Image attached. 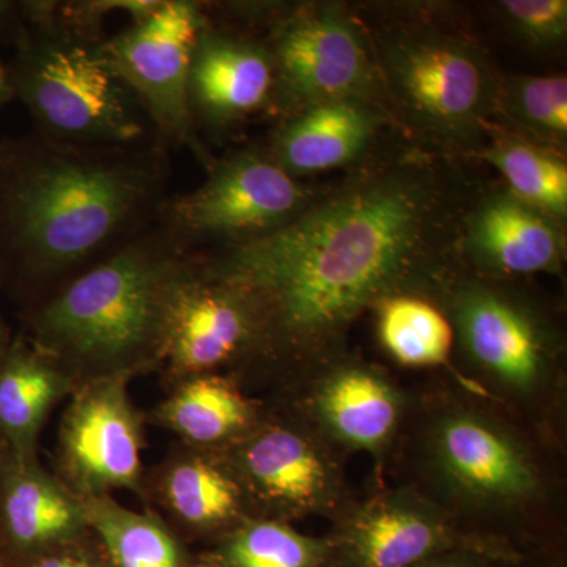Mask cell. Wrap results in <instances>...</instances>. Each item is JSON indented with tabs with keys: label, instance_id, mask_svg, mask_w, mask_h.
<instances>
[{
	"label": "cell",
	"instance_id": "8",
	"mask_svg": "<svg viewBox=\"0 0 567 567\" xmlns=\"http://www.w3.org/2000/svg\"><path fill=\"white\" fill-rule=\"evenodd\" d=\"M208 21L203 3L159 0L152 13L106 40L111 58L140 96L164 147L188 148L207 169L213 158L197 137L188 76L194 47Z\"/></svg>",
	"mask_w": 567,
	"mask_h": 567
},
{
	"label": "cell",
	"instance_id": "13",
	"mask_svg": "<svg viewBox=\"0 0 567 567\" xmlns=\"http://www.w3.org/2000/svg\"><path fill=\"white\" fill-rule=\"evenodd\" d=\"M388 130L398 132L379 104L328 100L282 117L267 151L287 174L306 181L363 163L386 141Z\"/></svg>",
	"mask_w": 567,
	"mask_h": 567
},
{
	"label": "cell",
	"instance_id": "29",
	"mask_svg": "<svg viewBox=\"0 0 567 567\" xmlns=\"http://www.w3.org/2000/svg\"><path fill=\"white\" fill-rule=\"evenodd\" d=\"M22 24V2H9L0 0V41H10L13 44L14 37Z\"/></svg>",
	"mask_w": 567,
	"mask_h": 567
},
{
	"label": "cell",
	"instance_id": "16",
	"mask_svg": "<svg viewBox=\"0 0 567 567\" xmlns=\"http://www.w3.org/2000/svg\"><path fill=\"white\" fill-rule=\"evenodd\" d=\"M439 454L450 476L472 494L520 498L536 487L535 473L513 442L475 417L446 421Z\"/></svg>",
	"mask_w": 567,
	"mask_h": 567
},
{
	"label": "cell",
	"instance_id": "10",
	"mask_svg": "<svg viewBox=\"0 0 567 567\" xmlns=\"http://www.w3.org/2000/svg\"><path fill=\"white\" fill-rule=\"evenodd\" d=\"M61 454L71 483L85 496L136 486L141 431L125 375L93 379L74 395L62 421Z\"/></svg>",
	"mask_w": 567,
	"mask_h": 567
},
{
	"label": "cell",
	"instance_id": "4",
	"mask_svg": "<svg viewBox=\"0 0 567 567\" xmlns=\"http://www.w3.org/2000/svg\"><path fill=\"white\" fill-rule=\"evenodd\" d=\"M106 40L100 25L81 20L66 3L22 2L9 61L14 99L31 114L35 133L58 144L164 147Z\"/></svg>",
	"mask_w": 567,
	"mask_h": 567
},
{
	"label": "cell",
	"instance_id": "25",
	"mask_svg": "<svg viewBox=\"0 0 567 567\" xmlns=\"http://www.w3.org/2000/svg\"><path fill=\"white\" fill-rule=\"evenodd\" d=\"M163 415L186 439L213 443L244 429L249 409L229 383L216 377H197L167 402Z\"/></svg>",
	"mask_w": 567,
	"mask_h": 567
},
{
	"label": "cell",
	"instance_id": "23",
	"mask_svg": "<svg viewBox=\"0 0 567 567\" xmlns=\"http://www.w3.org/2000/svg\"><path fill=\"white\" fill-rule=\"evenodd\" d=\"M85 525L102 537L114 567H178L169 533L148 516L133 513L107 495L81 499Z\"/></svg>",
	"mask_w": 567,
	"mask_h": 567
},
{
	"label": "cell",
	"instance_id": "32",
	"mask_svg": "<svg viewBox=\"0 0 567 567\" xmlns=\"http://www.w3.org/2000/svg\"><path fill=\"white\" fill-rule=\"evenodd\" d=\"M35 567H92L91 563L84 558L73 557V555H62V557H51L43 559Z\"/></svg>",
	"mask_w": 567,
	"mask_h": 567
},
{
	"label": "cell",
	"instance_id": "2",
	"mask_svg": "<svg viewBox=\"0 0 567 567\" xmlns=\"http://www.w3.org/2000/svg\"><path fill=\"white\" fill-rule=\"evenodd\" d=\"M162 145L80 148L0 140V279L52 293L155 223L167 199Z\"/></svg>",
	"mask_w": 567,
	"mask_h": 567
},
{
	"label": "cell",
	"instance_id": "30",
	"mask_svg": "<svg viewBox=\"0 0 567 567\" xmlns=\"http://www.w3.org/2000/svg\"><path fill=\"white\" fill-rule=\"evenodd\" d=\"M413 567H487V563L473 557V555L465 554V551L450 550L425 559V561Z\"/></svg>",
	"mask_w": 567,
	"mask_h": 567
},
{
	"label": "cell",
	"instance_id": "3",
	"mask_svg": "<svg viewBox=\"0 0 567 567\" xmlns=\"http://www.w3.org/2000/svg\"><path fill=\"white\" fill-rule=\"evenodd\" d=\"M192 259L155 219L43 301L32 320L37 350L95 379L155 360Z\"/></svg>",
	"mask_w": 567,
	"mask_h": 567
},
{
	"label": "cell",
	"instance_id": "21",
	"mask_svg": "<svg viewBox=\"0 0 567 567\" xmlns=\"http://www.w3.org/2000/svg\"><path fill=\"white\" fill-rule=\"evenodd\" d=\"M320 412L336 434L352 445L375 447L385 442L398 420V398L374 372L346 369L328 380Z\"/></svg>",
	"mask_w": 567,
	"mask_h": 567
},
{
	"label": "cell",
	"instance_id": "31",
	"mask_svg": "<svg viewBox=\"0 0 567 567\" xmlns=\"http://www.w3.org/2000/svg\"><path fill=\"white\" fill-rule=\"evenodd\" d=\"M14 100L13 85H11V76L9 62L0 58V111Z\"/></svg>",
	"mask_w": 567,
	"mask_h": 567
},
{
	"label": "cell",
	"instance_id": "22",
	"mask_svg": "<svg viewBox=\"0 0 567 567\" xmlns=\"http://www.w3.org/2000/svg\"><path fill=\"white\" fill-rule=\"evenodd\" d=\"M495 125L559 153L567 144L565 74H499Z\"/></svg>",
	"mask_w": 567,
	"mask_h": 567
},
{
	"label": "cell",
	"instance_id": "9",
	"mask_svg": "<svg viewBox=\"0 0 567 567\" xmlns=\"http://www.w3.org/2000/svg\"><path fill=\"white\" fill-rule=\"evenodd\" d=\"M458 271L442 290L465 352L507 385H535L551 350L546 323L517 295L484 276L461 278Z\"/></svg>",
	"mask_w": 567,
	"mask_h": 567
},
{
	"label": "cell",
	"instance_id": "6",
	"mask_svg": "<svg viewBox=\"0 0 567 567\" xmlns=\"http://www.w3.org/2000/svg\"><path fill=\"white\" fill-rule=\"evenodd\" d=\"M203 185L167 197L156 223L186 251L249 244L289 226L322 186L298 181L267 147H248L213 159Z\"/></svg>",
	"mask_w": 567,
	"mask_h": 567
},
{
	"label": "cell",
	"instance_id": "18",
	"mask_svg": "<svg viewBox=\"0 0 567 567\" xmlns=\"http://www.w3.org/2000/svg\"><path fill=\"white\" fill-rule=\"evenodd\" d=\"M66 385L65 372L40 350H7L0 361V436L9 456L35 458L41 425Z\"/></svg>",
	"mask_w": 567,
	"mask_h": 567
},
{
	"label": "cell",
	"instance_id": "26",
	"mask_svg": "<svg viewBox=\"0 0 567 567\" xmlns=\"http://www.w3.org/2000/svg\"><path fill=\"white\" fill-rule=\"evenodd\" d=\"M221 558L226 567H330L331 544L276 522H254L230 537Z\"/></svg>",
	"mask_w": 567,
	"mask_h": 567
},
{
	"label": "cell",
	"instance_id": "20",
	"mask_svg": "<svg viewBox=\"0 0 567 567\" xmlns=\"http://www.w3.org/2000/svg\"><path fill=\"white\" fill-rule=\"evenodd\" d=\"M244 468L260 494L281 505L312 506L327 492L322 458L301 436L282 429L264 432L249 443Z\"/></svg>",
	"mask_w": 567,
	"mask_h": 567
},
{
	"label": "cell",
	"instance_id": "24",
	"mask_svg": "<svg viewBox=\"0 0 567 567\" xmlns=\"http://www.w3.org/2000/svg\"><path fill=\"white\" fill-rule=\"evenodd\" d=\"M377 309L380 341L399 363L432 365L446 360L453 346V327L421 295H395Z\"/></svg>",
	"mask_w": 567,
	"mask_h": 567
},
{
	"label": "cell",
	"instance_id": "1",
	"mask_svg": "<svg viewBox=\"0 0 567 567\" xmlns=\"http://www.w3.org/2000/svg\"><path fill=\"white\" fill-rule=\"evenodd\" d=\"M484 186L466 159L394 133L289 226L196 252L197 264L245 298L251 344L316 352L388 298L442 290L461 270L462 219Z\"/></svg>",
	"mask_w": 567,
	"mask_h": 567
},
{
	"label": "cell",
	"instance_id": "14",
	"mask_svg": "<svg viewBox=\"0 0 567 567\" xmlns=\"http://www.w3.org/2000/svg\"><path fill=\"white\" fill-rule=\"evenodd\" d=\"M252 317L234 287L192 264L171 308L164 354L178 372L199 374L251 346Z\"/></svg>",
	"mask_w": 567,
	"mask_h": 567
},
{
	"label": "cell",
	"instance_id": "28",
	"mask_svg": "<svg viewBox=\"0 0 567 567\" xmlns=\"http://www.w3.org/2000/svg\"><path fill=\"white\" fill-rule=\"evenodd\" d=\"M511 35L533 52H554L567 40L566 0H503L495 3Z\"/></svg>",
	"mask_w": 567,
	"mask_h": 567
},
{
	"label": "cell",
	"instance_id": "11",
	"mask_svg": "<svg viewBox=\"0 0 567 567\" xmlns=\"http://www.w3.org/2000/svg\"><path fill=\"white\" fill-rule=\"evenodd\" d=\"M462 267L498 279L557 271L566 257V224L533 207L506 186H484L462 219Z\"/></svg>",
	"mask_w": 567,
	"mask_h": 567
},
{
	"label": "cell",
	"instance_id": "17",
	"mask_svg": "<svg viewBox=\"0 0 567 567\" xmlns=\"http://www.w3.org/2000/svg\"><path fill=\"white\" fill-rule=\"evenodd\" d=\"M0 517L14 543L39 547L70 536L82 525L76 502L35 458L7 457L0 472Z\"/></svg>",
	"mask_w": 567,
	"mask_h": 567
},
{
	"label": "cell",
	"instance_id": "5",
	"mask_svg": "<svg viewBox=\"0 0 567 567\" xmlns=\"http://www.w3.org/2000/svg\"><path fill=\"white\" fill-rule=\"evenodd\" d=\"M363 24L395 130L425 151L476 158L494 126L502 74L486 48L432 14Z\"/></svg>",
	"mask_w": 567,
	"mask_h": 567
},
{
	"label": "cell",
	"instance_id": "19",
	"mask_svg": "<svg viewBox=\"0 0 567 567\" xmlns=\"http://www.w3.org/2000/svg\"><path fill=\"white\" fill-rule=\"evenodd\" d=\"M476 158L495 167L505 178V186L511 193L566 224L565 153L537 144L494 123Z\"/></svg>",
	"mask_w": 567,
	"mask_h": 567
},
{
	"label": "cell",
	"instance_id": "12",
	"mask_svg": "<svg viewBox=\"0 0 567 567\" xmlns=\"http://www.w3.org/2000/svg\"><path fill=\"white\" fill-rule=\"evenodd\" d=\"M274 91V59L264 40L219 28L210 18L189 65L188 102L196 128H233L271 110Z\"/></svg>",
	"mask_w": 567,
	"mask_h": 567
},
{
	"label": "cell",
	"instance_id": "7",
	"mask_svg": "<svg viewBox=\"0 0 567 567\" xmlns=\"http://www.w3.org/2000/svg\"><path fill=\"white\" fill-rule=\"evenodd\" d=\"M265 47L275 65L271 110L282 117L309 104L368 100L386 110L363 21L338 2L271 7Z\"/></svg>",
	"mask_w": 567,
	"mask_h": 567
},
{
	"label": "cell",
	"instance_id": "33",
	"mask_svg": "<svg viewBox=\"0 0 567 567\" xmlns=\"http://www.w3.org/2000/svg\"><path fill=\"white\" fill-rule=\"evenodd\" d=\"M6 339V327H3L2 317H0V361H2L7 353Z\"/></svg>",
	"mask_w": 567,
	"mask_h": 567
},
{
	"label": "cell",
	"instance_id": "27",
	"mask_svg": "<svg viewBox=\"0 0 567 567\" xmlns=\"http://www.w3.org/2000/svg\"><path fill=\"white\" fill-rule=\"evenodd\" d=\"M166 494L177 516L193 525H216L234 516L238 496L233 481L207 462H181L166 477Z\"/></svg>",
	"mask_w": 567,
	"mask_h": 567
},
{
	"label": "cell",
	"instance_id": "15",
	"mask_svg": "<svg viewBox=\"0 0 567 567\" xmlns=\"http://www.w3.org/2000/svg\"><path fill=\"white\" fill-rule=\"evenodd\" d=\"M453 548L439 518L405 503H377L331 546L330 567H413Z\"/></svg>",
	"mask_w": 567,
	"mask_h": 567
}]
</instances>
